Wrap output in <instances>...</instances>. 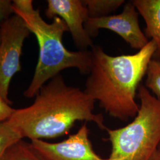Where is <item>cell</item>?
Here are the masks:
<instances>
[{"label":"cell","instance_id":"cell-13","mask_svg":"<svg viewBox=\"0 0 160 160\" xmlns=\"http://www.w3.org/2000/svg\"><path fill=\"white\" fill-rule=\"evenodd\" d=\"M145 86L160 98V59L152 58L147 71Z\"/></svg>","mask_w":160,"mask_h":160},{"label":"cell","instance_id":"cell-7","mask_svg":"<svg viewBox=\"0 0 160 160\" xmlns=\"http://www.w3.org/2000/svg\"><path fill=\"white\" fill-rule=\"evenodd\" d=\"M30 143L43 160H108L94 151L86 123L77 133L61 142L51 143L33 140Z\"/></svg>","mask_w":160,"mask_h":160},{"label":"cell","instance_id":"cell-18","mask_svg":"<svg viewBox=\"0 0 160 160\" xmlns=\"http://www.w3.org/2000/svg\"><path fill=\"white\" fill-rule=\"evenodd\" d=\"M158 149H159V150H160V146H159V148H158Z\"/></svg>","mask_w":160,"mask_h":160},{"label":"cell","instance_id":"cell-1","mask_svg":"<svg viewBox=\"0 0 160 160\" xmlns=\"http://www.w3.org/2000/svg\"><path fill=\"white\" fill-rule=\"evenodd\" d=\"M34 103L16 109L7 122L22 139L31 141L59 137L77 121L92 122L107 129L102 114L94 113V100L79 87L69 86L58 74L40 88Z\"/></svg>","mask_w":160,"mask_h":160},{"label":"cell","instance_id":"cell-9","mask_svg":"<svg viewBox=\"0 0 160 160\" xmlns=\"http://www.w3.org/2000/svg\"><path fill=\"white\" fill-rule=\"evenodd\" d=\"M131 1L145 22V36L155 43L157 51L154 56L160 58V0Z\"/></svg>","mask_w":160,"mask_h":160},{"label":"cell","instance_id":"cell-5","mask_svg":"<svg viewBox=\"0 0 160 160\" xmlns=\"http://www.w3.org/2000/svg\"><path fill=\"white\" fill-rule=\"evenodd\" d=\"M0 96L12 104L8 91L12 78L22 69L20 57L30 32L23 19L14 14L0 28Z\"/></svg>","mask_w":160,"mask_h":160},{"label":"cell","instance_id":"cell-14","mask_svg":"<svg viewBox=\"0 0 160 160\" xmlns=\"http://www.w3.org/2000/svg\"><path fill=\"white\" fill-rule=\"evenodd\" d=\"M13 15L14 12L12 1L0 0V28Z\"/></svg>","mask_w":160,"mask_h":160},{"label":"cell","instance_id":"cell-2","mask_svg":"<svg viewBox=\"0 0 160 160\" xmlns=\"http://www.w3.org/2000/svg\"><path fill=\"white\" fill-rule=\"evenodd\" d=\"M156 51L152 40L136 53L116 57L94 45L84 92L110 116L122 121L134 118L139 108L137 91Z\"/></svg>","mask_w":160,"mask_h":160},{"label":"cell","instance_id":"cell-4","mask_svg":"<svg viewBox=\"0 0 160 160\" xmlns=\"http://www.w3.org/2000/svg\"><path fill=\"white\" fill-rule=\"evenodd\" d=\"M141 104L133 121L123 128L107 129L112 151L108 160H148L160 145V98L140 85Z\"/></svg>","mask_w":160,"mask_h":160},{"label":"cell","instance_id":"cell-15","mask_svg":"<svg viewBox=\"0 0 160 160\" xmlns=\"http://www.w3.org/2000/svg\"><path fill=\"white\" fill-rule=\"evenodd\" d=\"M10 105L0 96V123L7 121L14 114L16 109L12 108Z\"/></svg>","mask_w":160,"mask_h":160},{"label":"cell","instance_id":"cell-16","mask_svg":"<svg viewBox=\"0 0 160 160\" xmlns=\"http://www.w3.org/2000/svg\"><path fill=\"white\" fill-rule=\"evenodd\" d=\"M148 160H160V150L158 149Z\"/></svg>","mask_w":160,"mask_h":160},{"label":"cell","instance_id":"cell-11","mask_svg":"<svg viewBox=\"0 0 160 160\" xmlns=\"http://www.w3.org/2000/svg\"><path fill=\"white\" fill-rule=\"evenodd\" d=\"M2 160H43L31 143L21 139L8 149Z\"/></svg>","mask_w":160,"mask_h":160},{"label":"cell","instance_id":"cell-17","mask_svg":"<svg viewBox=\"0 0 160 160\" xmlns=\"http://www.w3.org/2000/svg\"><path fill=\"white\" fill-rule=\"evenodd\" d=\"M1 30H0V42H1Z\"/></svg>","mask_w":160,"mask_h":160},{"label":"cell","instance_id":"cell-6","mask_svg":"<svg viewBox=\"0 0 160 160\" xmlns=\"http://www.w3.org/2000/svg\"><path fill=\"white\" fill-rule=\"evenodd\" d=\"M84 27L91 38L97 36L100 29H109L119 35L131 48L139 51L149 42L140 28L138 12L132 1L126 3L119 14L88 17Z\"/></svg>","mask_w":160,"mask_h":160},{"label":"cell","instance_id":"cell-12","mask_svg":"<svg viewBox=\"0 0 160 160\" xmlns=\"http://www.w3.org/2000/svg\"><path fill=\"white\" fill-rule=\"evenodd\" d=\"M23 139L9 123L6 121L0 123V160H3L8 149L12 145Z\"/></svg>","mask_w":160,"mask_h":160},{"label":"cell","instance_id":"cell-3","mask_svg":"<svg viewBox=\"0 0 160 160\" xmlns=\"http://www.w3.org/2000/svg\"><path fill=\"white\" fill-rule=\"evenodd\" d=\"M14 14L21 17L30 33L36 36L39 47L38 62L30 85L24 92L28 98L36 96L48 81L66 69H78L81 74H88L92 64L91 51H71L63 45V34L68 28L62 18H53L46 22L32 0L12 1Z\"/></svg>","mask_w":160,"mask_h":160},{"label":"cell","instance_id":"cell-8","mask_svg":"<svg viewBox=\"0 0 160 160\" xmlns=\"http://www.w3.org/2000/svg\"><path fill=\"white\" fill-rule=\"evenodd\" d=\"M45 14L50 19L58 17L63 20L80 51H86L94 46L84 27L89 16L83 1L48 0Z\"/></svg>","mask_w":160,"mask_h":160},{"label":"cell","instance_id":"cell-10","mask_svg":"<svg viewBox=\"0 0 160 160\" xmlns=\"http://www.w3.org/2000/svg\"><path fill=\"white\" fill-rule=\"evenodd\" d=\"M89 17H102L109 16L125 3L123 0H85Z\"/></svg>","mask_w":160,"mask_h":160}]
</instances>
